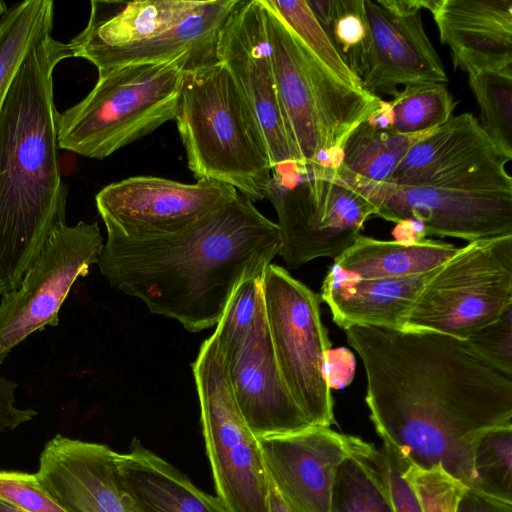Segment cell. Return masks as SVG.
Returning a JSON list of instances; mask_svg holds the SVG:
<instances>
[{"label": "cell", "mask_w": 512, "mask_h": 512, "mask_svg": "<svg viewBox=\"0 0 512 512\" xmlns=\"http://www.w3.org/2000/svg\"><path fill=\"white\" fill-rule=\"evenodd\" d=\"M345 333L362 360L382 442L409 465L441 467L471 488L479 439L512 424V377L449 335L368 326Z\"/></svg>", "instance_id": "obj_1"}, {"label": "cell", "mask_w": 512, "mask_h": 512, "mask_svg": "<svg viewBox=\"0 0 512 512\" xmlns=\"http://www.w3.org/2000/svg\"><path fill=\"white\" fill-rule=\"evenodd\" d=\"M280 248L278 225L239 193L176 234L141 240L107 234L97 264L110 286L200 332L217 325L237 285L262 276Z\"/></svg>", "instance_id": "obj_2"}, {"label": "cell", "mask_w": 512, "mask_h": 512, "mask_svg": "<svg viewBox=\"0 0 512 512\" xmlns=\"http://www.w3.org/2000/svg\"><path fill=\"white\" fill-rule=\"evenodd\" d=\"M51 32L25 56L0 108V295L18 289L65 223L53 71L69 58Z\"/></svg>", "instance_id": "obj_3"}, {"label": "cell", "mask_w": 512, "mask_h": 512, "mask_svg": "<svg viewBox=\"0 0 512 512\" xmlns=\"http://www.w3.org/2000/svg\"><path fill=\"white\" fill-rule=\"evenodd\" d=\"M239 1L93 0L86 27L67 46L98 75L181 57L203 65L217 59L219 33Z\"/></svg>", "instance_id": "obj_4"}, {"label": "cell", "mask_w": 512, "mask_h": 512, "mask_svg": "<svg viewBox=\"0 0 512 512\" xmlns=\"http://www.w3.org/2000/svg\"><path fill=\"white\" fill-rule=\"evenodd\" d=\"M174 121L197 181L229 185L252 202L267 199L273 169L264 137L217 59L186 70Z\"/></svg>", "instance_id": "obj_5"}, {"label": "cell", "mask_w": 512, "mask_h": 512, "mask_svg": "<svg viewBox=\"0 0 512 512\" xmlns=\"http://www.w3.org/2000/svg\"><path fill=\"white\" fill-rule=\"evenodd\" d=\"M281 109L304 171L335 168L349 134L382 99L337 79L261 0Z\"/></svg>", "instance_id": "obj_6"}, {"label": "cell", "mask_w": 512, "mask_h": 512, "mask_svg": "<svg viewBox=\"0 0 512 512\" xmlns=\"http://www.w3.org/2000/svg\"><path fill=\"white\" fill-rule=\"evenodd\" d=\"M188 57L117 67L98 75L93 89L59 113V148L104 159L174 120L183 76L198 67Z\"/></svg>", "instance_id": "obj_7"}, {"label": "cell", "mask_w": 512, "mask_h": 512, "mask_svg": "<svg viewBox=\"0 0 512 512\" xmlns=\"http://www.w3.org/2000/svg\"><path fill=\"white\" fill-rule=\"evenodd\" d=\"M512 305V235L458 248L421 288L403 330L466 340Z\"/></svg>", "instance_id": "obj_8"}, {"label": "cell", "mask_w": 512, "mask_h": 512, "mask_svg": "<svg viewBox=\"0 0 512 512\" xmlns=\"http://www.w3.org/2000/svg\"><path fill=\"white\" fill-rule=\"evenodd\" d=\"M192 371L216 497L229 512H268L269 479L259 440L235 402L214 334L201 344Z\"/></svg>", "instance_id": "obj_9"}, {"label": "cell", "mask_w": 512, "mask_h": 512, "mask_svg": "<svg viewBox=\"0 0 512 512\" xmlns=\"http://www.w3.org/2000/svg\"><path fill=\"white\" fill-rule=\"evenodd\" d=\"M262 290L269 335L284 383L310 425L330 427L335 420L325 360L332 345L321 319V298L275 264L265 269Z\"/></svg>", "instance_id": "obj_10"}, {"label": "cell", "mask_w": 512, "mask_h": 512, "mask_svg": "<svg viewBox=\"0 0 512 512\" xmlns=\"http://www.w3.org/2000/svg\"><path fill=\"white\" fill-rule=\"evenodd\" d=\"M299 175L292 185L273 175L267 197L278 217L279 255L291 269L316 258L336 259L376 213L367 197L332 168L320 167Z\"/></svg>", "instance_id": "obj_11"}, {"label": "cell", "mask_w": 512, "mask_h": 512, "mask_svg": "<svg viewBox=\"0 0 512 512\" xmlns=\"http://www.w3.org/2000/svg\"><path fill=\"white\" fill-rule=\"evenodd\" d=\"M104 247L96 222L59 224L18 289L0 302V365L36 331L57 326L58 313L74 282L98 263Z\"/></svg>", "instance_id": "obj_12"}, {"label": "cell", "mask_w": 512, "mask_h": 512, "mask_svg": "<svg viewBox=\"0 0 512 512\" xmlns=\"http://www.w3.org/2000/svg\"><path fill=\"white\" fill-rule=\"evenodd\" d=\"M349 185L374 205L375 216L397 224L414 222L424 236L472 242L512 235V190Z\"/></svg>", "instance_id": "obj_13"}, {"label": "cell", "mask_w": 512, "mask_h": 512, "mask_svg": "<svg viewBox=\"0 0 512 512\" xmlns=\"http://www.w3.org/2000/svg\"><path fill=\"white\" fill-rule=\"evenodd\" d=\"M239 192L226 184H187L154 176L111 183L96 195L107 234L152 239L182 232L223 207Z\"/></svg>", "instance_id": "obj_14"}, {"label": "cell", "mask_w": 512, "mask_h": 512, "mask_svg": "<svg viewBox=\"0 0 512 512\" xmlns=\"http://www.w3.org/2000/svg\"><path fill=\"white\" fill-rule=\"evenodd\" d=\"M216 57L257 120L273 174L284 166L304 173L278 97L261 0L239 1L219 33Z\"/></svg>", "instance_id": "obj_15"}, {"label": "cell", "mask_w": 512, "mask_h": 512, "mask_svg": "<svg viewBox=\"0 0 512 512\" xmlns=\"http://www.w3.org/2000/svg\"><path fill=\"white\" fill-rule=\"evenodd\" d=\"M503 156L470 113L453 116L415 143L387 184L512 190Z\"/></svg>", "instance_id": "obj_16"}, {"label": "cell", "mask_w": 512, "mask_h": 512, "mask_svg": "<svg viewBox=\"0 0 512 512\" xmlns=\"http://www.w3.org/2000/svg\"><path fill=\"white\" fill-rule=\"evenodd\" d=\"M371 37L363 89L382 99L421 83L447 84L441 59L422 22L423 0H364Z\"/></svg>", "instance_id": "obj_17"}, {"label": "cell", "mask_w": 512, "mask_h": 512, "mask_svg": "<svg viewBox=\"0 0 512 512\" xmlns=\"http://www.w3.org/2000/svg\"><path fill=\"white\" fill-rule=\"evenodd\" d=\"M258 440L280 494L301 512H329L338 467L359 438L311 425Z\"/></svg>", "instance_id": "obj_18"}, {"label": "cell", "mask_w": 512, "mask_h": 512, "mask_svg": "<svg viewBox=\"0 0 512 512\" xmlns=\"http://www.w3.org/2000/svg\"><path fill=\"white\" fill-rule=\"evenodd\" d=\"M224 362L235 402L257 439L311 426L281 376L265 308L240 350Z\"/></svg>", "instance_id": "obj_19"}, {"label": "cell", "mask_w": 512, "mask_h": 512, "mask_svg": "<svg viewBox=\"0 0 512 512\" xmlns=\"http://www.w3.org/2000/svg\"><path fill=\"white\" fill-rule=\"evenodd\" d=\"M116 455L105 444L58 434L45 444L36 476L66 512H129Z\"/></svg>", "instance_id": "obj_20"}, {"label": "cell", "mask_w": 512, "mask_h": 512, "mask_svg": "<svg viewBox=\"0 0 512 512\" xmlns=\"http://www.w3.org/2000/svg\"><path fill=\"white\" fill-rule=\"evenodd\" d=\"M454 69L466 74L512 67V0H423Z\"/></svg>", "instance_id": "obj_21"}, {"label": "cell", "mask_w": 512, "mask_h": 512, "mask_svg": "<svg viewBox=\"0 0 512 512\" xmlns=\"http://www.w3.org/2000/svg\"><path fill=\"white\" fill-rule=\"evenodd\" d=\"M433 271L410 277L362 279L332 265L323 280L320 298L343 330L352 326L403 330L416 297Z\"/></svg>", "instance_id": "obj_22"}, {"label": "cell", "mask_w": 512, "mask_h": 512, "mask_svg": "<svg viewBox=\"0 0 512 512\" xmlns=\"http://www.w3.org/2000/svg\"><path fill=\"white\" fill-rule=\"evenodd\" d=\"M116 464L123 492L141 512H229L136 439L127 452L117 453Z\"/></svg>", "instance_id": "obj_23"}, {"label": "cell", "mask_w": 512, "mask_h": 512, "mask_svg": "<svg viewBox=\"0 0 512 512\" xmlns=\"http://www.w3.org/2000/svg\"><path fill=\"white\" fill-rule=\"evenodd\" d=\"M457 249L451 243L426 238L388 241L360 235L333 265L362 279L410 277L435 270Z\"/></svg>", "instance_id": "obj_24"}, {"label": "cell", "mask_w": 512, "mask_h": 512, "mask_svg": "<svg viewBox=\"0 0 512 512\" xmlns=\"http://www.w3.org/2000/svg\"><path fill=\"white\" fill-rule=\"evenodd\" d=\"M431 131L395 132L388 125L382 100L379 110L349 134L334 170L348 184L385 183L409 149Z\"/></svg>", "instance_id": "obj_25"}, {"label": "cell", "mask_w": 512, "mask_h": 512, "mask_svg": "<svg viewBox=\"0 0 512 512\" xmlns=\"http://www.w3.org/2000/svg\"><path fill=\"white\" fill-rule=\"evenodd\" d=\"M329 512H394L378 449L359 438L338 467Z\"/></svg>", "instance_id": "obj_26"}, {"label": "cell", "mask_w": 512, "mask_h": 512, "mask_svg": "<svg viewBox=\"0 0 512 512\" xmlns=\"http://www.w3.org/2000/svg\"><path fill=\"white\" fill-rule=\"evenodd\" d=\"M54 2L26 0L8 8L0 20V108L29 50L52 31Z\"/></svg>", "instance_id": "obj_27"}, {"label": "cell", "mask_w": 512, "mask_h": 512, "mask_svg": "<svg viewBox=\"0 0 512 512\" xmlns=\"http://www.w3.org/2000/svg\"><path fill=\"white\" fill-rule=\"evenodd\" d=\"M307 3L343 61L361 79L371 47L364 0H307Z\"/></svg>", "instance_id": "obj_28"}, {"label": "cell", "mask_w": 512, "mask_h": 512, "mask_svg": "<svg viewBox=\"0 0 512 512\" xmlns=\"http://www.w3.org/2000/svg\"><path fill=\"white\" fill-rule=\"evenodd\" d=\"M389 127L400 134L434 130L453 117L456 103L446 84L421 83L400 89L383 101Z\"/></svg>", "instance_id": "obj_29"}, {"label": "cell", "mask_w": 512, "mask_h": 512, "mask_svg": "<svg viewBox=\"0 0 512 512\" xmlns=\"http://www.w3.org/2000/svg\"><path fill=\"white\" fill-rule=\"evenodd\" d=\"M480 108V126L494 146L512 159V67L468 73Z\"/></svg>", "instance_id": "obj_30"}, {"label": "cell", "mask_w": 512, "mask_h": 512, "mask_svg": "<svg viewBox=\"0 0 512 512\" xmlns=\"http://www.w3.org/2000/svg\"><path fill=\"white\" fill-rule=\"evenodd\" d=\"M266 2L322 66L345 84L363 89L361 79L343 61L307 0Z\"/></svg>", "instance_id": "obj_31"}, {"label": "cell", "mask_w": 512, "mask_h": 512, "mask_svg": "<svg viewBox=\"0 0 512 512\" xmlns=\"http://www.w3.org/2000/svg\"><path fill=\"white\" fill-rule=\"evenodd\" d=\"M472 489L512 503V424L488 430L473 456Z\"/></svg>", "instance_id": "obj_32"}, {"label": "cell", "mask_w": 512, "mask_h": 512, "mask_svg": "<svg viewBox=\"0 0 512 512\" xmlns=\"http://www.w3.org/2000/svg\"><path fill=\"white\" fill-rule=\"evenodd\" d=\"M264 311L262 276L240 282L234 289L213 333L223 359L233 357Z\"/></svg>", "instance_id": "obj_33"}, {"label": "cell", "mask_w": 512, "mask_h": 512, "mask_svg": "<svg viewBox=\"0 0 512 512\" xmlns=\"http://www.w3.org/2000/svg\"><path fill=\"white\" fill-rule=\"evenodd\" d=\"M406 476L413 485L424 512H455L466 487L441 467L421 470L408 465Z\"/></svg>", "instance_id": "obj_34"}, {"label": "cell", "mask_w": 512, "mask_h": 512, "mask_svg": "<svg viewBox=\"0 0 512 512\" xmlns=\"http://www.w3.org/2000/svg\"><path fill=\"white\" fill-rule=\"evenodd\" d=\"M465 341L486 362L512 377V305Z\"/></svg>", "instance_id": "obj_35"}, {"label": "cell", "mask_w": 512, "mask_h": 512, "mask_svg": "<svg viewBox=\"0 0 512 512\" xmlns=\"http://www.w3.org/2000/svg\"><path fill=\"white\" fill-rule=\"evenodd\" d=\"M0 501L23 512H66L43 489L36 474L0 470Z\"/></svg>", "instance_id": "obj_36"}, {"label": "cell", "mask_w": 512, "mask_h": 512, "mask_svg": "<svg viewBox=\"0 0 512 512\" xmlns=\"http://www.w3.org/2000/svg\"><path fill=\"white\" fill-rule=\"evenodd\" d=\"M378 454L394 512H424L421 501L405 474L409 464L383 442Z\"/></svg>", "instance_id": "obj_37"}, {"label": "cell", "mask_w": 512, "mask_h": 512, "mask_svg": "<svg viewBox=\"0 0 512 512\" xmlns=\"http://www.w3.org/2000/svg\"><path fill=\"white\" fill-rule=\"evenodd\" d=\"M18 384L0 377V436L7 430L31 421L37 412L31 408L22 409L15 404V390Z\"/></svg>", "instance_id": "obj_38"}, {"label": "cell", "mask_w": 512, "mask_h": 512, "mask_svg": "<svg viewBox=\"0 0 512 512\" xmlns=\"http://www.w3.org/2000/svg\"><path fill=\"white\" fill-rule=\"evenodd\" d=\"M355 367V357L349 349H329L325 360V376L330 390L343 389L350 385L355 375Z\"/></svg>", "instance_id": "obj_39"}, {"label": "cell", "mask_w": 512, "mask_h": 512, "mask_svg": "<svg viewBox=\"0 0 512 512\" xmlns=\"http://www.w3.org/2000/svg\"><path fill=\"white\" fill-rule=\"evenodd\" d=\"M455 512H512V503L466 488L458 500Z\"/></svg>", "instance_id": "obj_40"}, {"label": "cell", "mask_w": 512, "mask_h": 512, "mask_svg": "<svg viewBox=\"0 0 512 512\" xmlns=\"http://www.w3.org/2000/svg\"><path fill=\"white\" fill-rule=\"evenodd\" d=\"M268 479V512H301L280 494L269 476Z\"/></svg>", "instance_id": "obj_41"}, {"label": "cell", "mask_w": 512, "mask_h": 512, "mask_svg": "<svg viewBox=\"0 0 512 512\" xmlns=\"http://www.w3.org/2000/svg\"><path fill=\"white\" fill-rule=\"evenodd\" d=\"M0 512H23V511L16 509V508L0 501Z\"/></svg>", "instance_id": "obj_42"}, {"label": "cell", "mask_w": 512, "mask_h": 512, "mask_svg": "<svg viewBox=\"0 0 512 512\" xmlns=\"http://www.w3.org/2000/svg\"><path fill=\"white\" fill-rule=\"evenodd\" d=\"M8 11L7 5L4 1L0 0V20L3 18V16Z\"/></svg>", "instance_id": "obj_43"}, {"label": "cell", "mask_w": 512, "mask_h": 512, "mask_svg": "<svg viewBox=\"0 0 512 512\" xmlns=\"http://www.w3.org/2000/svg\"><path fill=\"white\" fill-rule=\"evenodd\" d=\"M126 499H127V503H128L129 512H141L132 504V502L128 499L127 496H126Z\"/></svg>", "instance_id": "obj_44"}]
</instances>
